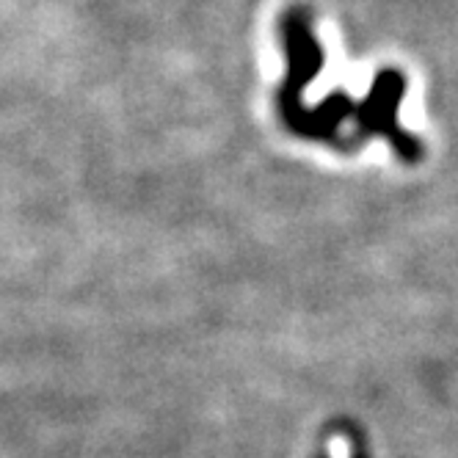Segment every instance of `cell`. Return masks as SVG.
<instances>
[{
  "label": "cell",
  "instance_id": "3957f363",
  "mask_svg": "<svg viewBox=\"0 0 458 458\" xmlns=\"http://www.w3.org/2000/svg\"><path fill=\"white\" fill-rule=\"evenodd\" d=\"M353 100L348 94L337 91L329 94L320 106L307 108L304 103L299 108H293L287 114H282L284 124L301 139H312V141H337V130L353 116Z\"/></svg>",
  "mask_w": 458,
  "mask_h": 458
},
{
  "label": "cell",
  "instance_id": "7a4b0ae2",
  "mask_svg": "<svg viewBox=\"0 0 458 458\" xmlns=\"http://www.w3.org/2000/svg\"><path fill=\"white\" fill-rule=\"evenodd\" d=\"M282 39L287 55V75L276 94L279 111L287 114L304 103V89L323 70V47L301 9H290L282 20Z\"/></svg>",
  "mask_w": 458,
  "mask_h": 458
},
{
  "label": "cell",
  "instance_id": "6da1fadb",
  "mask_svg": "<svg viewBox=\"0 0 458 458\" xmlns=\"http://www.w3.org/2000/svg\"><path fill=\"white\" fill-rule=\"evenodd\" d=\"M406 97V78L398 70H381L362 103L353 106V119L365 136H384L403 163H417L422 157V144L406 133L398 122V108Z\"/></svg>",
  "mask_w": 458,
  "mask_h": 458
}]
</instances>
